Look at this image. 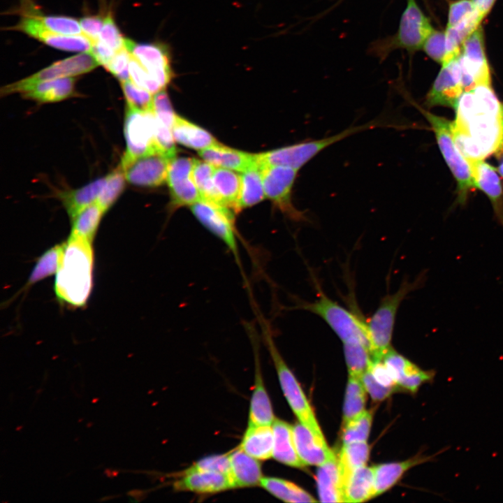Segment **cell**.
Returning <instances> with one entry per match:
<instances>
[{
    "mask_svg": "<svg viewBox=\"0 0 503 503\" xmlns=\"http://www.w3.org/2000/svg\"><path fill=\"white\" fill-rule=\"evenodd\" d=\"M455 110L454 140L468 161L503 152V103L491 85H478L465 91Z\"/></svg>",
    "mask_w": 503,
    "mask_h": 503,
    "instance_id": "obj_1",
    "label": "cell"
},
{
    "mask_svg": "<svg viewBox=\"0 0 503 503\" xmlns=\"http://www.w3.org/2000/svg\"><path fill=\"white\" fill-rule=\"evenodd\" d=\"M94 253L92 242L71 235L63 243L54 282L57 298L73 307L87 302L92 288Z\"/></svg>",
    "mask_w": 503,
    "mask_h": 503,
    "instance_id": "obj_2",
    "label": "cell"
},
{
    "mask_svg": "<svg viewBox=\"0 0 503 503\" xmlns=\"http://www.w3.org/2000/svg\"><path fill=\"white\" fill-rule=\"evenodd\" d=\"M430 20L425 15L416 0H407L397 31L370 44L369 52L381 60L396 50L409 52L421 50L433 31Z\"/></svg>",
    "mask_w": 503,
    "mask_h": 503,
    "instance_id": "obj_3",
    "label": "cell"
},
{
    "mask_svg": "<svg viewBox=\"0 0 503 503\" xmlns=\"http://www.w3.org/2000/svg\"><path fill=\"white\" fill-rule=\"evenodd\" d=\"M425 281V274L414 281L404 280L397 291L384 296L374 313L366 321L370 351L372 360H381L391 349V342L396 315L401 302Z\"/></svg>",
    "mask_w": 503,
    "mask_h": 503,
    "instance_id": "obj_4",
    "label": "cell"
},
{
    "mask_svg": "<svg viewBox=\"0 0 503 503\" xmlns=\"http://www.w3.org/2000/svg\"><path fill=\"white\" fill-rule=\"evenodd\" d=\"M258 319L264 342L274 362L282 391L288 403L301 423L317 437L325 439L304 392L275 345L270 325L263 318Z\"/></svg>",
    "mask_w": 503,
    "mask_h": 503,
    "instance_id": "obj_5",
    "label": "cell"
},
{
    "mask_svg": "<svg viewBox=\"0 0 503 503\" xmlns=\"http://www.w3.org/2000/svg\"><path fill=\"white\" fill-rule=\"evenodd\" d=\"M381 121H372L363 125L351 126L339 133L316 140H308L294 145L256 154L260 167L284 166L299 170L319 152L330 145L354 133L381 126Z\"/></svg>",
    "mask_w": 503,
    "mask_h": 503,
    "instance_id": "obj_6",
    "label": "cell"
},
{
    "mask_svg": "<svg viewBox=\"0 0 503 503\" xmlns=\"http://www.w3.org/2000/svg\"><path fill=\"white\" fill-rule=\"evenodd\" d=\"M298 307L321 318L343 344L358 342L365 345L370 350L366 321L329 298L320 290L316 300L313 302H303Z\"/></svg>",
    "mask_w": 503,
    "mask_h": 503,
    "instance_id": "obj_7",
    "label": "cell"
},
{
    "mask_svg": "<svg viewBox=\"0 0 503 503\" xmlns=\"http://www.w3.org/2000/svg\"><path fill=\"white\" fill-rule=\"evenodd\" d=\"M433 130L440 151L458 184V202L464 203L470 189L476 187L471 166L459 150L453 134V122L419 108Z\"/></svg>",
    "mask_w": 503,
    "mask_h": 503,
    "instance_id": "obj_8",
    "label": "cell"
},
{
    "mask_svg": "<svg viewBox=\"0 0 503 503\" xmlns=\"http://www.w3.org/2000/svg\"><path fill=\"white\" fill-rule=\"evenodd\" d=\"M124 133L126 149L122 161L159 152L156 144L154 117L151 109L142 110L126 104Z\"/></svg>",
    "mask_w": 503,
    "mask_h": 503,
    "instance_id": "obj_9",
    "label": "cell"
},
{
    "mask_svg": "<svg viewBox=\"0 0 503 503\" xmlns=\"http://www.w3.org/2000/svg\"><path fill=\"white\" fill-rule=\"evenodd\" d=\"M265 196L286 216L296 221H306L304 213L295 207L292 188L298 170L284 166L260 167Z\"/></svg>",
    "mask_w": 503,
    "mask_h": 503,
    "instance_id": "obj_10",
    "label": "cell"
},
{
    "mask_svg": "<svg viewBox=\"0 0 503 503\" xmlns=\"http://www.w3.org/2000/svg\"><path fill=\"white\" fill-rule=\"evenodd\" d=\"M99 65L90 52H84L54 62L27 78L5 85L1 89V95L20 94L28 87L38 82L85 74L92 71Z\"/></svg>",
    "mask_w": 503,
    "mask_h": 503,
    "instance_id": "obj_11",
    "label": "cell"
},
{
    "mask_svg": "<svg viewBox=\"0 0 503 503\" xmlns=\"http://www.w3.org/2000/svg\"><path fill=\"white\" fill-rule=\"evenodd\" d=\"M190 208L199 222L225 245L240 264L235 218L231 210L202 198Z\"/></svg>",
    "mask_w": 503,
    "mask_h": 503,
    "instance_id": "obj_12",
    "label": "cell"
},
{
    "mask_svg": "<svg viewBox=\"0 0 503 503\" xmlns=\"http://www.w3.org/2000/svg\"><path fill=\"white\" fill-rule=\"evenodd\" d=\"M465 91L481 84L491 85L483 29L479 27L463 41L458 56Z\"/></svg>",
    "mask_w": 503,
    "mask_h": 503,
    "instance_id": "obj_13",
    "label": "cell"
},
{
    "mask_svg": "<svg viewBox=\"0 0 503 503\" xmlns=\"http://www.w3.org/2000/svg\"><path fill=\"white\" fill-rule=\"evenodd\" d=\"M173 159L155 152L140 156L119 164L126 180L130 184L140 187H154L166 180L170 161Z\"/></svg>",
    "mask_w": 503,
    "mask_h": 503,
    "instance_id": "obj_14",
    "label": "cell"
},
{
    "mask_svg": "<svg viewBox=\"0 0 503 503\" xmlns=\"http://www.w3.org/2000/svg\"><path fill=\"white\" fill-rule=\"evenodd\" d=\"M124 47L164 89L173 77L168 46L158 43H137L126 38Z\"/></svg>",
    "mask_w": 503,
    "mask_h": 503,
    "instance_id": "obj_15",
    "label": "cell"
},
{
    "mask_svg": "<svg viewBox=\"0 0 503 503\" xmlns=\"http://www.w3.org/2000/svg\"><path fill=\"white\" fill-rule=\"evenodd\" d=\"M465 92L458 57L442 64V68L426 95L428 107L443 105L455 109Z\"/></svg>",
    "mask_w": 503,
    "mask_h": 503,
    "instance_id": "obj_16",
    "label": "cell"
},
{
    "mask_svg": "<svg viewBox=\"0 0 503 503\" xmlns=\"http://www.w3.org/2000/svg\"><path fill=\"white\" fill-rule=\"evenodd\" d=\"M194 159L174 157L170 162L167 182L171 196V208L191 206L201 198L194 182Z\"/></svg>",
    "mask_w": 503,
    "mask_h": 503,
    "instance_id": "obj_17",
    "label": "cell"
},
{
    "mask_svg": "<svg viewBox=\"0 0 503 503\" xmlns=\"http://www.w3.org/2000/svg\"><path fill=\"white\" fill-rule=\"evenodd\" d=\"M12 30L22 31L43 43L64 51L89 52L92 42L85 35L68 36L55 33L47 29L34 15L24 16Z\"/></svg>",
    "mask_w": 503,
    "mask_h": 503,
    "instance_id": "obj_18",
    "label": "cell"
},
{
    "mask_svg": "<svg viewBox=\"0 0 503 503\" xmlns=\"http://www.w3.org/2000/svg\"><path fill=\"white\" fill-rule=\"evenodd\" d=\"M382 360L392 374L398 386L413 394L422 385L432 382L436 374L434 370L421 369L392 348L385 354Z\"/></svg>",
    "mask_w": 503,
    "mask_h": 503,
    "instance_id": "obj_19",
    "label": "cell"
},
{
    "mask_svg": "<svg viewBox=\"0 0 503 503\" xmlns=\"http://www.w3.org/2000/svg\"><path fill=\"white\" fill-rule=\"evenodd\" d=\"M292 429L296 451L305 465L319 467L335 456L326 440L317 437L300 422Z\"/></svg>",
    "mask_w": 503,
    "mask_h": 503,
    "instance_id": "obj_20",
    "label": "cell"
},
{
    "mask_svg": "<svg viewBox=\"0 0 503 503\" xmlns=\"http://www.w3.org/2000/svg\"><path fill=\"white\" fill-rule=\"evenodd\" d=\"M249 337L255 344H253L255 355V383L252 395L249 425H272L275 420L270 398L263 384V377L260 370L258 346L254 336V330L248 332Z\"/></svg>",
    "mask_w": 503,
    "mask_h": 503,
    "instance_id": "obj_21",
    "label": "cell"
},
{
    "mask_svg": "<svg viewBox=\"0 0 503 503\" xmlns=\"http://www.w3.org/2000/svg\"><path fill=\"white\" fill-rule=\"evenodd\" d=\"M176 490L198 494H214L231 488L235 485L231 475L217 472H198L182 474L175 481Z\"/></svg>",
    "mask_w": 503,
    "mask_h": 503,
    "instance_id": "obj_22",
    "label": "cell"
},
{
    "mask_svg": "<svg viewBox=\"0 0 503 503\" xmlns=\"http://www.w3.org/2000/svg\"><path fill=\"white\" fill-rule=\"evenodd\" d=\"M469 163L476 187L488 196L497 219L503 226V189L495 169L483 159Z\"/></svg>",
    "mask_w": 503,
    "mask_h": 503,
    "instance_id": "obj_23",
    "label": "cell"
},
{
    "mask_svg": "<svg viewBox=\"0 0 503 503\" xmlns=\"http://www.w3.org/2000/svg\"><path fill=\"white\" fill-rule=\"evenodd\" d=\"M447 449L448 448L446 447L432 455L428 456L418 453L404 461L373 466L374 497L393 487L409 469L418 465L435 460L439 454Z\"/></svg>",
    "mask_w": 503,
    "mask_h": 503,
    "instance_id": "obj_24",
    "label": "cell"
},
{
    "mask_svg": "<svg viewBox=\"0 0 503 503\" xmlns=\"http://www.w3.org/2000/svg\"><path fill=\"white\" fill-rule=\"evenodd\" d=\"M201 157L212 165L244 172L257 163L256 154L232 149L217 143L198 152Z\"/></svg>",
    "mask_w": 503,
    "mask_h": 503,
    "instance_id": "obj_25",
    "label": "cell"
},
{
    "mask_svg": "<svg viewBox=\"0 0 503 503\" xmlns=\"http://www.w3.org/2000/svg\"><path fill=\"white\" fill-rule=\"evenodd\" d=\"M75 79L65 77L36 83L24 89L20 94L38 103H54L65 100L75 93Z\"/></svg>",
    "mask_w": 503,
    "mask_h": 503,
    "instance_id": "obj_26",
    "label": "cell"
},
{
    "mask_svg": "<svg viewBox=\"0 0 503 503\" xmlns=\"http://www.w3.org/2000/svg\"><path fill=\"white\" fill-rule=\"evenodd\" d=\"M228 455L231 462L230 475L235 488L260 485L263 476L261 465L257 459L240 448Z\"/></svg>",
    "mask_w": 503,
    "mask_h": 503,
    "instance_id": "obj_27",
    "label": "cell"
},
{
    "mask_svg": "<svg viewBox=\"0 0 503 503\" xmlns=\"http://www.w3.org/2000/svg\"><path fill=\"white\" fill-rule=\"evenodd\" d=\"M272 426L274 432L272 457L286 465L303 468L305 465L300 459L296 451L292 426L279 419H275Z\"/></svg>",
    "mask_w": 503,
    "mask_h": 503,
    "instance_id": "obj_28",
    "label": "cell"
},
{
    "mask_svg": "<svg viewBox=\"0 0 503 503\" xmlns=\"http://www.w3.org/2000/svg\"><path fill=\"white\" fill-rule=\"evenodd\" d=\"M274 432L272 425H248L239 448L257 460L272 457Z\"/></svg>",
    "mask_w": 503,
    "mask_h": 503,
    "instance_id": "obj_29",
    "label": "cell"
},
{
    "mask_svg": "<svg viewBox=\"0 0 503 503\" xmlns=\"http://www.w3.org/2000/svg\"><path fill=\"white\" fill-rule=\"evenodd\" d=\"M107 180V175L78 189L61 193L60 198L69 217L73 219L80 212L95 203Z\"/></svg>",
    "mask_w": 503,
    "mask_h": 503,
    "instance_id": "obj_30",
    "label": "cell"
},
{
    "mask_svg": "<svg viewBox=\"0 0 503 503\" xmlns=\"http://www.w3.org/2000/svg\"><path fill=\"white\" fill-rule=\"evenodd\" d=\"M343 502L357 503L374 497L373 467L366 465L354 470L342 488Z\"/></svg>",
    "mask_w": 503,
    "mask_h": 503,
    "instance_id": "obj_31",
    "label": "cell"
},
{
    "mask_svg": "<svg viewBox=\"0 0 503 503\" xmlns=\"http://www.w3.org/2000/svg\"><path fill=\"white\" fill-rule=\"evenodd\" d=\"M316 477L321 502H343L340 476L335 455L319 466Z\"/></svg>",
    "mask_w": 503,
    "mask_h": 503,
    "instance_id": "obj_32",
    "label": "cell"
},
{
    "mask_svg": "<svg viewBox=\"0 0 503 503\" xmlns=\"http://www.w3.org/2000/svg\"><path fill=\"white\" fill-rule=\"evenodd\" d=\"M172 132L175 141L198 151L218 143L209 132L178 115Z\"/></svg>",
    "mask_w": 503,
    "mask_h": 503,
    "instance_id": "obj_33",
    "label": "cell"
},
{
    "mask_svg": "<svg viewBox=\"0 0 503 503\" xmlns=\"http://www.w3.org/2000/svg\"><path fill=\"white\" fill-rule=\"evenodd\" d=\"M213 180L221 205L233 212H239V201L241 193V175L232 170L216 167L214 170Z\"/></svg>",
    "mask_w": 503,
    "mask_h": 503,
    "instance_id": "obj_34",
    "label": "cell"
},
{
    "mask_svg": "<svg viewBox=\"0 0 503 503\" xmlns=\"http://www.w3.org/2000/svg\"><path fill=\"white\" fill-rule=\"evenodd\" d=\"M369 455L370 447L367 442H352L342 445L337 458L342 490L351 473L356 469L366 465Z\"/></svg>",
    "mask_w": 503,
    "mask_h": 503,
    "instance_id": "obj_35",
    "label": "cell"
},
{
    "mask_svg": "<svg viewBox=\"0 0 503 503\" xmlns=\"http://www.w3.org/2000/svg\"><path fill=\"white\" fill-rule=\"evenodd\" d=\"M260 486L275 497L286 502H317L307 491L295 483L277 477H262Z\"/></svg>",
    "mask_w": 503,
    "mask_h": 503,
    "instance_id": "obj_36",
    "label": "cell"
},
{
    "mask_svg": "<svg viewBox=\"0 0 503 503\" xmlns=\"http://www.w3.org/2000/svg\"><path fill=\"white\" fill-rule=\"evenodd\" d=\"M242 186L239 201V212L243 208L252 207L266 196L264 191L261 172L258 164H255L242 172Z\"/></svg>",
    "mask_w": 503,
    "mask_h": 503,
    "instance_id": "obj_37",
    "label": "cell"
},
{
    "mask_svg": "<svg viewBox=\"0 0 503 503\" xmlns=\"http://www.w3.org/2000/svg\"><path fill=\"white\" fill-rule=\"evenodd\" d=\"M103 214L96 202L87 206L71 219V235L92 242Z\"/></svg>",
    "mask_w": 503,
    "mask_h": 503,
    "instance_id": "obj_38",
    "label": "cell"
},
{
    "mask_svg": "<svg viewBox=\"0 0 503 503\" xmlns=\"http://www.w3.org/2000/svg\"><path fill=\"white\" fill-rule=\"evenodd\" d=\"M214 168L205 161L194 159L192 177L202 199L222 205L213 180Z\"/></svg>",
    "mask_w": 503,
    "mask_h": 503,
    "instance_id": "obj_39",
    "label": "cell"
},
{
    "mask_svg": "<svg viewBox=\"0 0 503 503\" xmlns=\"http://www.w3.org/2000/svg\"><path fill=\"white\" fill-rule=\"evenodd\" d=\"M366 392L361 379L349 375L343 407L344 423L365 411Z\"/></svg>",
    "mask_w": 503,
    "mask_h": 503,
    "instance_id": "obj_40",
    "label": "cell"
},
{
    "mask_svg": "<svg viewBox=\"0 0 503 503\" xmlns=\"http://www.w3.org/2000/svg\"><path fill=\"white\" fill-rule=\"evenodd\" d=\"M62 249L63 243L57 245L40 256L28 278L26 288L57 272Z\"/></svg>",
    "mask_w": 503,
    "mask_h": 503,
    "instance_id": "obj_41",
    "label": "cell"
},
{
    "mask_svg": "<svg viewBox=\"0 0 503 503\" xmlns=\"http://www.w3.org/2000/svg\"><path fill=\"white\" fill-rule=\"evenodd\" d=\"M344 353L349 374L360 378L369 368L372 356L368 347L361 343H344Z\"/></svg>",
    "mask_w": 503,
    "mask_h": 503,
    "instance_id": "obj_42",
    "label": "cell"
},
{
    "mask_svg": "<svg viewBox=\"0 0 503 503\" xmlns=\"http://www.w3.org/2000/svg\"><path fill=\"white\" fill-rule=\"evenodd\" d=\"M126 180L120 165L107 175V180L96 201L104 214L112 206L122 193Z\"/></svg>",
    "mask_w": 503,
    "mask_h": 503,
    "instance_id": "obj_43",
    "label": "cell"
},
{
    "mask_svg": "<svg viewBox=\"0 0 503 503\" xmlns=\"http://www.w3.org/2000/svg\"><path fill=\"white\" fill-rule=\"evenodd\" d=\"M373 418L372 410H365L356 417L343 424L342 441L343 444L367 442Z\"/></svg>",
    "mask_w": 503,
    "mask_h": 503,
    "instance_id": "obj_44",
    "label": "cell"
},
{
    "mask_svg": "<svg viewBox=\"0 0 503 503\" xmlns=\"http://www.w3.org/2000/svg\"><path fill=\"white\" fill-rule=\"evenodd\" d=\"M151 110L157 124L173 129L177 115L174 112L169 97L164 89L153 95Z\"/></svg>",
    "mask_w": 503,
    "mask_h": 503,
    "instance_id": "obj_45",
    "label": "cell"
},
{
    "mask_svg": "<svg viewBox=\"0 0 503 503\" xmlns=\"http://www.w3.org/2000/svg\"><path fill=\"white\" fill-rule=\"evenodd\" d=\"M48 29L55 33L74 36L83 34L78 20L69 17L55 15H34Z\"/></svg>",
    "mask_w": 503,
    "mask_h": 503,
    "instance_id": "obj_46",
    "label": "cell"
},
{
    "mask_svg": "<svg viewBox=\"0 0 503 503\" xmlns=\"http://www.w3.org/2000/svg\"><path fill=\"white\" fill-rule=\"evenodd\" d=\"M198 472H217L230 475L231 462L228 453L203 458L183 471L182 474Z\"/></svg>",
    "mask_w": 503,
    "mask_h": 503,
    "instance_id": "obj_47",
    "label": "cell"
},
{
    "mask_svg": "<svg viewBox=\"0 0 503 503\" xmlns=\"http://www.w3.org/2000/svg\"><path fill=\"white\" fill-rule=\"evenodd\" d=\"M126 104L142 110L152 108L153 95L148 91L139 87L131 80L120 82Z\"/></svg>",
    "mask_w": 503,
    "mask_h": 503,
    "instance_id": "obj_48",
    "label": "cell"
},
{
    "mask_svg": "<svg viewBox=\"0 0 503 503\" xmlns=\"http://www.w3.org/2000/svg\"><path fill=\"white\" fill-rule=\"evenodd\" d=\"M129 76L135 85L152 94L163 90L132 55L129 62Z\"/></svg>",
    "mask_w": 503,
    "mask_h": 503,
    "instance_id": "obj_49",
    "label": "cell"
},
{
    "mask_svg": "<svg viewBox=\"0 0 503 503\" xmlns=\"http://www.w3.org/2000/svg\"><path fill=\"white\" fill-rule=\"evenodd\" d=\"M422 50L430 58L442 65L446 54L445 31L434 29L426 38Z\"/></svg>",
    "mask_w": 503,
    "mask_h": 503,
    "instance_id": "obj_50",
    "label": "cell"
},
{
    "mask_svg": "<svg viewBox=\"0 0 503 503\" xmlns=\"http://www.w3.org/2000/svg\"><path fill=\"white\" fill-rule=\"evenodd\" d=\"M125 39L109 14L104 18L99 40L117 52L124 48Z\"/></svg>",
    "mask_w": 503,
    "mask_h": 503,
    "instance_id": "obj_51",
    "label": "cell"
},
{
    "mask_svg": "<svg viewBox=\"0 0 503 503\" xmlns=\"http://www.w3.org/2000/svg\"><path fill=\"white\" fill-rule=\"evenodd\" d=\"M131 57V53L124 47L117 51L104 67L120 82L130 80L129 62Z\"/></svg>",
    "mask_w": 503,
    "mask_h": 503,
    "instance_id": "obj_52",
    "label": "cell"
},
{
    "mask_svg": "<svg viewBox=\"0 0 503 503\" xmlns=\"http://www.w3.org/2000/svg\"><path fill=\"white\" fill-rule=\"evenodd\" d=\"M474 7L471 0H456L449 5L446 28H453L474 11Z\"/></svg>",
    "mask_w": 503,
    "mask_h": 503,
    "instance_id": "obj_53",
    "label": "cell"
},
{
    "mask_svg": "<svg viewBox=\"0 0 503 503\" xmlns=\"http://www.w3.org/2000/svg\"><path fill=\"white\" fill-rule=\"evenodd\" d=\"M366 391L374 401H381L391 395L394 388H387L377 382L367 370L360 377Z\"/></svg>",
    "mask_w": 503,
    "mask_h": 503,
    "instance_id": "obj_54",
    "label": "cell"
},
{
    "mask_svg": "<svg viewBox=\"0 0 503 503\" xmlns=\"http://www.w3.org/2000/svg\"><path fill=\"white\" fill-rule=\"evenodd\" d=\"M375 380L382 386L387 388H393L397 385V383L391 374L390 370L381 360H372L367 370Z\"/></svg>",
    "mask_w": 503,
    "mask_h": 503,
    "instance_id": "obj_55",
    "label": "cell"
},
{
    "mask_svg": "<svg viewBox=\"0 0 503 503\" xmlns=\"http://www.w3.org/2000/svg\"><path fill=\"white\" fill-rule=\"evenodd\" d=\"M79 22L83 35L87 36L92 42L99 39L104 19H102L100 16H88L81 18Z\"/></svg>",
    "mask_w": 503,
    "mask_h": 503,
    "instance_id": "obj_56",
    "label": "cell"
},
{
    "mask_svg": "<svg viewBox=\"0 0 503 503\" xmlns=\"http://www.w3.org/2000/svg\"><path fill=\"white\" fill-rule=\"evenodd\" d=\"M99 64L105 66L115 54V51L101 42L99 39L92 42L89 51Z\"/></svg>",
    "mask_w": 503,
    "mask_h": 503,
    "instance_id": "obj_57",
    "label": "cell"
},
{
    "mask_svg": "<svg viewBox=\"0 0 503 503\" xmlns=\"http://www.w3.org/2000/svg\"><path fill=\"white\" fill-rule=\"evenodd\" d=\"M475 10L483 20L491 10L496 0H471Z\"/></svg>",
    "mask_w": 503,
    "mask_h": 503,
    "instance_id": "obj_58",
    "label": "cell"
},
{
    "mask_svg": "<svg viewBox=\"0 0 503 503\" xmlns=\"http://www.w3.org/2000/svg\"><path fill=\"white\" fill-rule=\"evenodd\" d=\"M498 170L500 175L503 177V160L500 162L499 165Z\"/></svg>",
    "mask_w": 503,
    "mask_h": 503,
    "instance_id": "obj_59",
    "label": "cell"
},
{
    "mask_svg": "<svg viewBox=\"0 0 503 503\" xmlns=\"http://www.w3.org/2000/svg\"><path fill=\"white\" fill-rule=\"evenodd\" d=\"M97 400H98V399H94V400H92V402L94 403V402H96Z\"/></svg>",
    "mask_w": 503,
    "mask_h": 503,
    "instance_id": "obj_60",
    "label": "cell"
}]
</instances>
